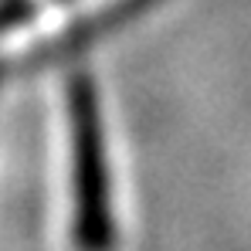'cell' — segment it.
<instances>
[{
	"label": "cell",
	"mask_w": 251,
	"mask_h": 251,
	"mask_svg": "<svg viewBox=\"0 0 251 251\" xmlns=\"http://www.w3.org/2000/svg\"><path fill=\"white\" fill-rule=\"evenodd\" d=\"M58 156L72 238L82 251H102L112 241L109 204V146L95 82L88 72H72L58 92Z\"/></svg>",
	"instance_id": "obj_1"
}]
</instances>
